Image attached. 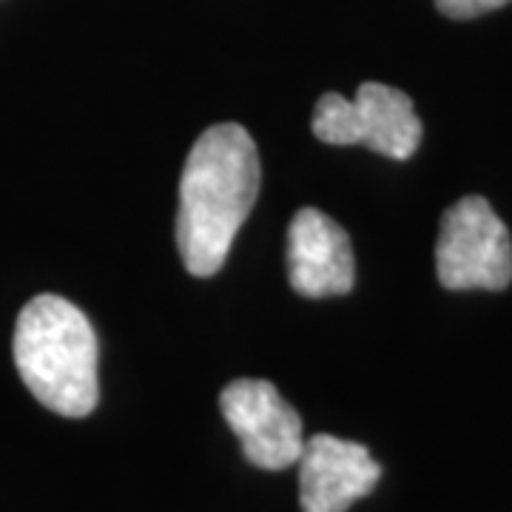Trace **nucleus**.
Listing matches in <instances>:
<instances>
[{
    "mask_svg": "<svg viewBox=\"0 0 512 512\" xmlns=\"http://www.w3.org/2000/svg\"><path fill=\"white\" fill-rule=\"evenodd\" d=\"M436 274L447 291H504L512 282V237L484 197H464L444 211Z\"/></svg>",
    "mask_w": 512,
    "mask_h": 512,
    "instance_id": "obj_4",
    "label": "nucleus"
},
{
    "mask_svg": "<svg viewBox=\"0 0 512 512\" xmlns=\"http://www.w3.org/2000/svg\"><path fill=\"white\" fill-rule=\"evenodd\" d=\"M510 0H436V9H439L444 18L453 20H473L495 12L501 6H507Z\"/></svg>",
    "mask_w": 512,
    "mask_h": 512,
    "instance_id": "obj_8",
    "label": "nucleus"
},
{
    "mask_svg": "<svg viewBox=\"0 0 512 512\" xmlns=\"http://www.w3.org/2000/svg\"><path fill=\"white\" fill-rule=\"evenodd\" d=\"M302 512H348L382 478L379 461L365 444L316 433L299 456Z\"/></svg>",
    "mask_w": 512,
    "mask_h": 512,
    "instance_id": "obj_6",
    "label": "nucleus"
},
{
    "mask_svg": "<svg viewBox=\"0 0 512 512\" xmlns=\"http://www.w3.org/2000/svg\"><path fill=\"white\" fill-rule=\"evenodd\" d=\"M220 410L242 441L245 458L262 470L293 467L302 447V419L265 379H237L220 393Z\"/></svg>",
    "mask_w": 512,
    "mask_h": 512,
    "instance_id": "obj_5",
    "label": "nucleus"
},
{
    "mask_svg": "<svg viewBox=\"0 0 512 512\" xmlns=\"http://www.w3.org/2000/svg\"><path fill=\"white\" fill-rule=\"evenodd\" d=\"M311 126L328 146H367L390 160H410L424 134L413 100L384 83H362L353 100L322 94Z\"/></svg>",
    "mask_w": 512,
    "mask_h": 512,
    "instance_id": "obj_3",
    "label": "nucleus"
},
{
    "mask_svg": "<svg viewBox=\"0 0 512 512\" xmlns=\"http://www.w3.org/2000/svg\"><path fill=\"white\" fill-rule=\"evenodd\" d=\"M262 165L254 137L239 123L205 128L180 177L177 248L188 274L214 276L225 265L242 222L254 208Z\"/></svg>",
    "mask_w": 512,
    "mask_h": 512,
    "instance_id": "obj_1",
    "label": "nucleus"
},
{
    "mask_svg": "<svg viewBox=\"0 0 512 512\" xmlns=\"http://www.w3.org/2000/svg\"><path fill=\"white\" fill-rule=\"evenodd\" d=\"M288 279L299 296H345L356 285V259L345 228L319 208H299L288 228Z\"/></svg>",
    "mask_w": 512,
    "mask_h": 512,
    "instance_id": "obj_7",
    "label": "nucleus"
},
{
    "mask_svg": "<svg viewBox=\"0 0 512 512\" xmlns=\"http://www.w3.org/2000/svg\"><path fill=\"white\" fill-rule=\"evenodd\" d=\"M15 365L23 384L57 416L83 419L100 399L97 336L69 299L43 293L23 305L15 325Z\"/></svg>",
    "mask_w": 512,
    "mask_h": 512,
    "instance_id": "obj_2",
    "label": "nucleus"
}]
</instances>
